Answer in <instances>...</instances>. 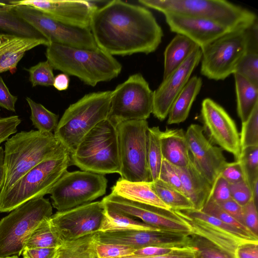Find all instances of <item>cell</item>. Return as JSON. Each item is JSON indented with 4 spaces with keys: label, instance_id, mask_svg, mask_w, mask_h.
I'll list each match as a JSON object with an SVG mask.
<instances>
[{
    "label": "cell",
    "instance_id": "56",
    "mask_svg": "<svg viewBox=\"0 0 258 258\" xmlns=\"http://www.w3.org/2000/svg\"><path fill=\"white\" fill-rule=\"evenodd\" d=\"M69 84V76L66 74L61 73L54 77L53 86L58 91H64L68 88Z\"/></svg>",
    "mask_w": 258,
    "mask_h": 258
},
{
    "label": "cell",
    "instance_id": "22",
    "mask_svg": "<svg viewBox=\"0 0 258 258\" xmlns=\"http://www.w3.org/2000/svg\"><path fill=\"white\" fill-rule=\"evenodd\" d=\"M45 38L29 37L9 33H0V74L14 73L26 52L39 45L48 46Z\"/></svg>",
    "mask_w": 258,
    "mask_h": 258
},
{
    "label": "cell",
    "instance_id": "34",
    "mask_svg": "<svg viewBox=\"0 0 258 258\" xmlns=\"http://www.w3.org/2000/svg\"><path fill=\"white\" fill-rule=\"evenodd\" d=\"M161 132L159 126L149 127L147 132V157L152 182L159 179L163 159L160 142Z\"/></svg>",
    "mask_w": 258,
    "mask_h": 258
},
{
    "label": "cell",
    "instance_id": "19",
    "mask_svg": "<svg viewBox=\"0 0 258 258\" xmlns=\"http://www.w3.org/2000/svg\"><path fill=\"white\" fill-rule=\"evenodd\" d=\"M8 3L30 6L62 23L89 29L92 15L98 8L87 1L23 0Z\"/></svg>",
    "mask_w": 258,
    "mask_h": 258
},
{
    "label": "cell",
    "instance_id": "16",
    "mask_svg": "<svg viewBox=\"0 0 258 258\" xmlns=\"http://www.w3.org/2000/svg\"><path fill=\"white\" fill-rule=\"evenodd\" d=\"M201 116L203 128L208 134L209 140L231 153L237 160L241 153L239 134L235 122L226 110L207 98L202 102Z\"/></svg>",
    "mask_w": 258,
    "mask_h": 258
},
{
    "label": "cell",
    "instance_id": "17",
    "mask_svg": "<svg viewBox=\"0 0 258 258\" xmlns=\"http://www.w3.org/2000/svg\"><path fill=\"white\" fill-rule=\"evenodd\" d=\"M105 206L159 229L189 232L188 227L173 210L136 202L111 192L102 200Z\"/></svg>",
    "mask_w": 258,
    "mask_h": 258
},
{
    "label": "cell",
    "instance_id": "38",
    "mask_svg": "<svg viewBox=\"0 0 258 258\" xmlns=\"http://www.w3.org/2000/svg\"><path fill=\"white\" fill-rule=\"evenodd\" d=\"M243 174L244 180L250 187L258 179V147L246 148L241 150L238 159Z\"/></svg>",
    "mask_w": 258,
    "mask_h": 258
},
{
    "label": "cell",
    "instance_id": "41",
    "mask_svg": "<svg viewBox=\"0 0 258 258\" xmlns=\"http://www.w3.org/2000/svg\"><path fill=\"white\" fill-rule=\"evenodd\" d=\"M25 70L29 73V80L33 87L37 86H53L55 77L53 69L47 60L40 61Z\"/></svg>",
    "mask_w": 258,
    "mask_h": 258
},
{
    "label": "cell",
    "instance_id": "40",
    "mask_svg": "<svg viewBox=\"0 0 258 258\" xmlns=\"http://www.w3.org/2000/svg\"><path fill=\"white\" fill-rule=\"evenodd\" d=\"M239 140L241 150L248 147H258V105L247 119L242 122Z\"/></svg>",
    "mask_w": 258,
    "mask_h": 258
},
{
    "label": "cell",
    "instance_id": "44",
    "mask_svg": "<svg viewBox=\"0 0 258 258\" xmlns=\"http://www.w3.org/2000/svg\"><path fill=\"white\" fill-rule=\"evenodd\" d=\"M158 180L185 195L180 179L173 165L164 159Z\"/></svg>",
    "mask_w": 258,
    "mask_h": 258
},
{
    "label": "cell",
    "instance_id": "20",
    "mask_svg": "<svg viewBox=\"0 0 258 258\" xmlns=\"http://www.w3.org/2000/svg\"><path fill=\"white\" fill-rule=\"evenodd\" d=\"M202 51L196 49L178 68L163 79L153 92L152 113L160 120L168 116L175 99L188 81L192 72L201 61Z\"/></svg>",
    "mask_w": 258,
    "mask_h": 258
},
{
    "label": "cell",
    "instance_id": "51",
    "mask_svg": "<svg viewBox=\"0 0 258 258\" xmlns=\"http://www.w3.org/2000/svg\"><path fill=\"white\" fill-rule=\"evenodd\" d=\"M234 258H258V241H248L240 243L236 248Z\"/></svg>",
    "mask_w": 258,
    "mask_h": 258
},
{
    "label": "cell",
    "instance_id": "54",
    "mask_svg": "<svg viewBox=\"0 0 258 258\" xmlns=\"http://www.w3.org/2000/svg\"><path fill=\"white\" fill-rule=\"evenodd\" d=\"M218 204L231 217L245 226L243 221L242 206L239 205L232 199Z\"/></svg>",
    "mask_w": 258,
    "mask_h": 258
},
{
    "label": "cell",
    "instance_id": "12",
    "mask_svg": "<svg viewBox=\"0 0 258 258\" xmlns=\"http://www.w3.org/2000/svg\"><path fill=\"white\" fill-rule=\"evenodd\" d=\"M107 180L104 175L85 171H67L49 194L52 206L58 211L71 209L105 194Z\"/></svg>",
    "mask_w": 258,
    "mask_h": 258
},
{
    "label": "cell",
    "instance_id": "23",
    "mask_svg": "<svg viewBox=\"0 0 258 258\" xmlns=\"http://www.w3.org/2000/svg\"><path fill=\"white\" fill-rule=\"evenodd\" d=\"M173 166L179 176L185 195L191 202L193 208L202 210L211 195L212 185L192 160L184 167Z\"/></svg>",
    "mask_w": 258,
    "mask_h": 258
},
{
    "label": "cell",
    "instance_id": "26",
    "mask_svg": "<svg viewBox=\"0 0 258 258\" xmlns=\"http://www.w3.org/2000/svg\"><path fill=\"white\" fill-rule=\"evenodd\" d=\"M111 190L113 193L136 202L171 210L156 194L152 182H133L120 178Z\"/></svg>",
    "mask_w": 258,
    "mask_h": 258
},
{
    "label": "cell",
    "instance_id": "29",
    "mask_svg": "<svg viewBox=\"0 0 258 258\" xmlns=\"http://www.w3.org/2000/svg\"><path fill=\"white\" fill-rule=\"evenodd\" d=\"M237 111L241 123L249 117L258 105V86L238 74L234 73Z\"/></svg>",
    "mask_w": 258,
    "mask_h": 258
},
{
    "label": "cell",
    "instance_id": "6",
    "mask_svg": "<svg viewBox=\"0 0 258 258\" xmlns=\"http://www.w3.org/2000/svg\"><path fill=\"white\" fill-rule=\"evenodd\" d=\"M71 165L67 149L40 163L9 189L0 192V213L11 212L30 200L49 194Z\"/></svg>",
    "mask_w": 258,
    "mask_h": 258
},
{
    "label": "cell",
    "instance_id": "28",
    "mask_svg": "<svg viewBox=\"0 0 258 258\" xmlns=\"http://www.w3.org/2000/svg\"><path fill=\"white\" fill-rule=\"evenodd\" d=\"M200 46L187 37L177 34L165 48L164 52L163 79L178 68Z\"/></svg>",
    "mask_w": 258,
    "mask_h": 258
},
{
    "label": "cell",
    "instance_id": "48",
    "mask_svg": "<svg viewBox=\"0 0 258 258\" xmlns=\"http://www.w3.org/2000/svg\"><path fill=\"white\" fill-rule=\"evenodd\" d=\"M21 122L18 115L0 117V144L7 141L11 135L17 132V127Z\"/></svg>",
    "mask_w": 258,
    "mask_h": 258
},
{
    "label": "cell",
    "instance_id": "11",
    "mask_svg": "<svg viewBox=\"0 0 258 258\" xmlns=\"http://www.w3.org/2000/svg\"><path fill=\"white\" fill-rule=\"evenodd\" d=\"M153 92L140 73L131 76L111 91L108 117L116 125L132 120H147L152 113Z\"/></svg>",
    "mask_w": 258,
    "mask_h": 258
},
{
    "label": "cell",
    "instance_id": "43",
    "mask_svg": "<svg viewBox=\"0 0 258 258\" xmlns=\"http://www.w3.org/2000/svg\"><path fill=\"white\" fill-rule=\"evenodd\" d=\"M137 249L124 245L100 243L97 241L96 251L98 258H117L134 254Z\"/></svg>",
    "mask_w": 258,
    "mask_h": 258
},
{
    "label": "cell",
    "instance_id": "45",
    "mask_svg": "<svg viewBox=\"0 0 258 258\" xmlns=\"http://www.w3.org/2000/svg\"><path fill=\"white\" fill-rule=\"evenodd\" d=\"M229 187L231 198L240 206L252 200L251 188L245 180L231 183Z\"/></svg>",
    "mask_w": 258,
    "mask_h": 258
},
{
    "label": "cell",
    "instance_id": "42",
    "mask_svg": "<svg viewBox=\"0 0 258 258\" xmlns=\"http://www.w3.org/2000/svg\"><path fill=\"white\" fill-rule=\"evenodd\" d=\"M202 211L228 225L252 233L245 226L240 224L224 211L211 197L209 198Z\"/></svg>",
    "mask_w": 258,
    "mask_h": 258
},
{
    "label": "cell",
    "instance_id": "7",
    "mask_svg": "<svg viewBox=\"0 0 258 258\" xmlns=\"http://www.w3.org/2000/svg\"><path fill=\"white\" fill-rule=\"evenodd\" d=\"M257 23L247 29L230 32L200 48L201 73L209 79L223 80L233 74L252 47L257 46Z\"/></svg>",
    "mask_w": 258,
    "mask_h": 258
},
{
    "label": "cell",
    "instance_id": "9",
    "mask_svg": "<svg viewBox=\"0 0 258 258\" xmlns=\"http://www.w3.org/2000/svg\"><path fill=\"white\" fill-rule=\"evenodd\" d=\"M52 215L49 201L41 197L18 207L0 220V257L20 255L32 232Z\"/></svg>",
    "mask_w": 258,
    "mask_h": 258
},
{
    "label": "cell",
    "instance_id": "46",
    "mask_svg": "<svg viewBox=\"0 0 258 258\" xmlns=\"http://www.w3.org/2000/svg\"><path fill=\"white\" fill-rule=\"evenodd\" d=\"M257 207L253 200L242 206L245 226L255 236L258 237Z\"/></svg>",
    "mask_w": 258,
    "mask_h": 258
},
{
    "label": "cell",
    "instance_id": "60",
    "mask_svg": "<svg viewBox=\"0 0 258 258\" xmlns=\"http://www.w3.org/2000/svg\"><path fill=\"white\" fill-rule=\"evenodd\" d=\"M0 111H1V109H0Z\"/></svg>",
    "mask_w": 258,
    "mask_h": 258
},
{
    "label": "cell",
    "instance_id": "21",
    "mask_svg": "<svg viewBox=\"0 0 258 258\" xmlns=\"http://www.w3.org/2000/svg\"><path fill=\"white\" fill-rule=\"evenodd\" d=\"M164 15L171 31L187 37L200 48L230 32L236 30L208 19L173 13Z\"/></svg>",
    "mask_w": 258,
    "mask_h": 258
},
{
    "label": "cell",
    "instance_id": "14",
    "mask_svg": "<svg viewBox=\"0 0 258 258\" xmlns=\"http://www.w3.org/2000/svg\"><path fill=\"white\" fill-rule=\"evenodd\" d=\"M105 210L102 201L93 202L57 211L52 215L50 220L65 242L98 232Z\"/></svg>",
    "mask_w": 258,
    "mask_h": 258
},
{
    "label": "cell",
    "instance_id": "47",
    "mask_svg": "<svg viewBox=\"0 0 258 258\" xmlns=\"http://www.w3.org/2000/svg\"><path fill=\"white\" fill-rule=\"evenodd\" d=\"M229 186L230 183L220 174L213 185L210 197L218 203L232 199Z\"/></svg>",
    "mask_w": 258,
    "mask_h": 258
},
{
    "label": "cell",
    "instance_id": "57",
    "mask_svg": "<svg viewBox=\"0 0 258 258\" xmlns=\"http://www.w3.org/2000/svg\"><path fill=\"white\" fill-rule=\"evenodd\" d=\"M5 176L4 150L0 146V191L3 186Z\"/></svg>",
    "mask_w": 258,
    "mask_h": 258
},
{
    "label": "cell",
    "instance_id": "35",
    "mask_svg": "<svg viewBox=\"0 0 258 258\" xmlns=\"http://www.w3.org/2000/svg\"><path fill=\"white\" fill-rule=\"evenodd\" d=\"M26 100L31 109L30 118L37 131L48 133L54 131L58 122L57 115L30 97H27Z\"/></svg>",
    "mask_w": 258,
    "mask_h": 258
},
{
    "label": "cell",
    "instance_id": "5",
    "mask_svg": "<svg viewBox=\"0 0 258 258\" xmlns=\"http://www.w3.org/2000/svg\"><path fill=\"white\" fill-rule=\"evenodd\" d=\"M71 165L104 175L120 170L116 125L108 118L92 128L70 154Z\"/></svg>",
    "mask_w": 258,
    "mask_h": 258
},
{
    "label": "cell",
    "instance_id": "15",
    "mask_svg": "<svg viewBox=\"0 0 258 258\" xmlns=\"http://www.w3.org/2000/svg\"><path fill=\"white\" fill-rule=\"evenodd\" d=\"M191 232L158 229L153 230H125L97 232L96 240L134 247L148 246L182 248L189 246Z\"/></svg>",
    "mask_w": 258,
    "mask_h": 258
},
{
    "label": "cell",
    "instance_id": "50",
    "mask_svg": "<svg viewBox=\"0 0 258 258\" xmlns=\"http://www.w3.org/2000/svg\"><path fill=\"white\" fill-rule=\"evenodd\" d=\"M117 258H197L194 248L191 246L178 248L171 253L157 256H144L132 254Z\"/></svg>",
    "mask_w": 258,
    "mask_h": 258
},
{
    "label": "cell",
    "instance_id": "58",
    "mask_svg": "<svg viewBox=\"0 0 258 258\" xmlns=\"http://www.w3.org/2000/svg\"><path fill=\"white\" fill-rule=\"evenodd\" d=\"M252 196V200L255 205L257 207L258 201V179H256L251 186Z\"/></svg>",
    "mask_w": 258,
    "mask_h": 258
},
{
    "label": "cell",
    "instance_id": "13",
    "mask_svg": "<svg viewBox=\"0 0 258 258\" xmlns=\"http://www.w3.org/2000/svg\"><path fill=\"white\" fill-rule=\"evenodd\" d=\"M13 9L20 18L40 33L50 43L83 49L98 48L89 29L62 23L30 6L13 5Z\"/></svg>",
    "mask_w": 258,
    "mask_h": 258
},
{
    "label": "cell",
    "instance_id": "3",
    "mask_svg": "<svg viewBox=\"0 0 258 258\" xmlns=\"http://www.w3.org/2000/svg\"><path fill=\"white\" fill-rule=\"evenodd\" d=\"M5 147V176L0 192L40 163L67 149L52 133L32 130L17 133L8 139Z\"/></svg>",
    "mask_w": 258,
    "mask_h": 258
},
{
    "label": "cell",
    "instance_id": "33",
    "mask_svg": "<svg viewBox=\"0 0 258 258\" xmlns=\"http://www.w3.org/2000/svg\"><path fill=\"white\" fill-rule=\"evenodd\" d=\"M64 243L49 218L42 222L32 232L24 248H58Z\"/></svg>",
    "mask_w": 258,
    "mask_h": 258
},
{
    "label": "cell",
    "instance_id": "2",
    "mask_svg": "<svg viewBox=\"0 0 258 258\" xmlns=\"http://www.w3.org/2000/svg\"><path fill=\"white\" fill-rule=\"evenodd\" d=\"M45 56L53 70L75 76L92 87L116 78L122 70L116 58L99 48L83 49L51 43Z\"/></svg>",
    "mask_w": 258,
    "mask_h": 258
},
{
    "label": "cell",
    "instance_id": "49",
    "mask_svg": "<svg viewBox=\"0 0 258 258\" xmlns=\"http://www.w3.org/2000/svg\"><path fill=\"white\" fill-rule=\"evenodd\" d=\"M220 174L230 184L244 180L242 168L238 161L227 162Z\"/></svg>",
    "mask_w": 258,
    "mask_h": 258
},
{
    "label": "cell",
    "instance_id": "18",
    "mask_svg": "<svg viewBox=\"0 0 258 258\" xmlns=\"http://www.w3.org/2000/svg\"><path fill=\"white\" fill-rule=\"evenodd\" d=\"M185 134L194 164L213 186L227 162L223 150L213 145L199 124H190Z\"/></svg>",
    "mask_w": 258,
    "mask_h": 258
},
{
    "label": "cell",
    "instance_id": "59",
    "mask_svg": "<svg viewBox=\"0 0 258 258\" xmlns=\"http://www.w3.org/2000/svg\"><path fill=\"white\" fill-rule=\"evenodd\" d=\"M0 258H19V257L17 255H14L11 256H6V257H0Z\"/></svg>",
    "mask_w": 258,
    "mask_h": 258
},
{
    "label": "cell",
    "instance_id": "30",
    "mask_svg": "<svg viewBox=\"0 0 258 258\" xmlns=\"http://www.w3.org/2000/svg\"><path fill=\"white\" fill-rule=\"evenodd\" d=\"M0 29L22 36L45 38L20 18L14 11L13 5L8 3L0 2Z\"/></svg>",
    "mask_w": 258,
    "mask_h": 258
},
{
    "label": "cell",
    "instance_id": "1",
    "mask_svg": "<svg viewBox=\"0 0 258 258\" xmlns=\"http://www.w3.org/2000/svg\"><path fill=\"white\" fill-rule=\"evenodd\" d=\"M90 29L97 47L112 56L153 52L163 36L150 11L120 0L98 7L92 15Z\"/></svg>",
    "mask_w": 258,
    "mask_h": 258
},
{
    "label": "cell",
    "instance_id": "37",
    "mask_svg": "<svg viewBox=\"0 0 258 258\" xmlns=\"http://www.w3.org/2000/svg\"><path fill=\"white\" fill-rule=\"evenodd\" d=\"M189 246L194 248L197 258H234L213 243L195 234H190Z\"/></svg>",
    "mask_w": 258,
    "mask_h": 258
},
{
    "label": "cell",
    "instance_id": "36",
    "mask_svg": "<svg viewBox=\"0 0 258 258\" xmlns=\"http://www.w3.org/2000/svg\"><path fill=\"white\" fill-rule=\"evenodd\" d=\"M153 187L159 198L172 210L193 208L187 197L179 191L158 180L152 182Z\"/></svg>",
    "mask_w": 258,
    "mask_h": 258
},
{
    "label": "cell",
    "instance_id": "10",
    "mask_svg": "<svg viewBox=\"0 0 258 258\" xmlns=\"http://www.w3.org/2000/svg\"><path fill=\"white\" fill-rule=\"evenodd\" d=\"M121 178L152 182L147 157V120L125 121L116 125Z\"/></svg>",
    "mask_w": 258,
    "mask_h": 258
},
{
    "label": "cell",
    "instance_id": "55",
    "mask_svg": "<svg viewBox=\"0 0 258 258\" xmlns=\"http://www.w3.org/2000/svg\"><path fill=\"white\" fill-rule=\"evenodd\" d=\"M177 248H178L148 246L137 249L134 254L144 256L161 255L171 253Z\"/></svg>",
    "mask_w": 258,
    "mask_h": 258
},
{
    "label": "cell",
    "instance_id": "24",
    "mask_svg": "<svg viewBox=\"0 0 258 258\" xmlns=\"http://www.w3.org/2000/svg\"><path fill=\"white\" fill-rule=\"evenodd\" d=\"M173 210L188 227L191 233L205 238L233 256L238 245L243 242L218 226L200 219L188 217L178 210Z\"/></svg>",
    "mask_w": 258,
    "mask_h": 258
},
{
    "label": "cell",
    "instance_id": "39",
    "mask_svg": "<svg viewBox=\"0 0 258 258\" xmlns=\"http://www.w3.org/2000/svg\"><path fill=\"white\" fill-rule=\"evenodd\" d=\"M234 73L239 74L258 86L257 47H252L248 50L237 64Z\"/></svg>",
    "mask_w": 258,
    "mask_h": 258
},
{
    "label": "cell",
    "instance_id": "32",
    "mask_svg": "<svg viewBox=\"0 0 258 258\" xmlns=\"http://www.w3.org/2000/svg\"><path fill=\"white\" fill-rule=\"evenodd\" d=\"M97 232L65 242L56 258H98L96 251Z\"/></svg>",
    "mask_w": 258,
    "mask_h": 258
},
{
    "label": "cell",
    "instance_id": "53",
    "mask_svg": "<svg viewBox=\"0 0 258 258\" xmlns=\"http://www.w3.org/2000/svg\"><path fill=\"white\" fill-rule=\"evenodd\" d=\"M58 248H24L22 254L23 258H56Z\"/></svg>",
    "mask_w": 258,
    "mask_h": 258
},
{
    "label": "cell",
    "instance_id": "27",
    "mask_svg": "<svg viewBox=\"0 0 258 258\" xmlns=\"http://www.w3.org/2000/svg\"><path fill=\"white\" fill-rule=\"evenodd\" d=\"M202 86V79L190 78L173 102L168 114V124H178L187 118L192 104Z\"/></svg>",
    "mask_w": 258,
    "mask_h": 258
},
{
    "label": "cell",
    "instance_id": "25",
    "mask_svg": "<svg viewBox=\"0 0 258 258\" xmlns=\"http://www.w3.org/2000/svg\"><path fill=\"white\" fill-rule=\"evenodd\" d=\"M163 158L174 166L184 167L191 161L185 133L182 129L169 128L161 132Z\"/></svg>",
    "mask_w": 258,
    "mask_h": 258
},
{
    "label": "cell",
    "instance_id": "31",
    "mask_svg": "<svg viewBox=\"0 0 258 258\" xmlns=\"http://www.w3.org/2000/svg\"><path fill=\"white\" fill-rule=\"evenodd\" d=\"M158 229L105 207L104 217L99 231L153 230Z\"/></svg>",
    "mask_w": 258,
    "mask_h": 258
},
{
    "label": "cell",
    "instance_id": "8",
    "mask_svg": "<svg viewBox=\"0 0 258 258\" xmlns=\"http://www.w3.org/2000/svg\"><path fill=\"white\" fill-rule=\"evenodd\" d=\"M147 8L163 14L173 13L212 20L234 30L247 29L257 22L253 12L224 0H139Z\"/></svg>",
    "mask_w": 258,
    "mask_h": 258
},
{
    "label": "cell",
    "instance_id": "52",
    "mask_svg": "<svg viewBox=\"0 0 258 258\" xmlns=\"http://www.w3.org/2000/svg\"><path fill=\"white\" fill-rule=\"evenodd\" d=\"M18 97L12 95L3 78L0 77V107L15 112V104Z\"/></svg>",
    "mask_w": 258,
    "mask_h": 258
},
{
    "label": "cell",
    "instance_id": "4",
    "mask_svg": "<svg viewBox=\"0 0 258 258\" xmlns=\"http://www.w3.org/2000/svg\"><path fill=\"white\" fill-rule=\"evenodd\" d=\"M111 91L87 94L64 112L54 135L70 154L92 128L108 118Z\"/></svg>",
    "mask_w": 258,
    "mask_h": 258
}]
</instances>
